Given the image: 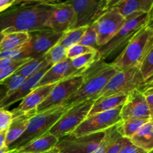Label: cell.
<instances>
[{"instance_id": "9c48e42d", "label": "cell", "mask_w": 153, "mask_h": 153, "mask_svg": "<svg viewBox=\"0 0 153 153\" xmlns=\"http://www.w3.org/2000/svg\"><path fill=\"white\" fill-rule=\"evenodd\" d=\"M83 82V73L67 78L55 84L44 101L37 108V113L58 107L65 102L79 90Z\"/></svg>"}, {"instance_id": "2e32d148", "label": "cell", "mask_w": 153, "mask_h": 153, "mask_svg": "<svg viewBox=\"0 0 153 153\" xmlns=\"http://www.w3.org/2000/svg\"><path fill=\"white\" fill-rule=\"evenodd\" d=\"M51 67H52V66L49 64V65L42 67L41 69L36 71L34 74L27 78L26 80L23 82V84L19 88H17L16 91L10 93V94H7L4 100L0 103V108L6 109L14 103L23 100L34 88H37L39 82L41 80L43 75L48 71V70L51 68Z\"/></svg>"}, {"instance_id": "44dd1931", "label": "cell", "mask_w": 153, "mask_h": 153, "mask_svg": "<svg viewBox=\"0 0 153 153\" xmlns=\"http://www.w3.org/2000/svg\"><path fill=\"white\" fill-rule=\"evenodd\" d=\"M127 97H128L127 94H117L98 97L94 101L91 111L88 114V116H91L97 113L113 110L120 106L123 105L126 101Z\"/></svg>"}, {"instance_id": "681fc988", "label": "cell", "mask_w": 153, "mask_h": 153, "mask_svg": "<svg viewBox=\"0 0 153 153\" xmlns=\"http://www.w3.org/2000/svg\"><path fill=\"white\" fill-rule=\"evenodd\" d=\"M9 153H24V152H19V151H13V150H10V152H9Z\"/></svg>"}, {"instance_id": "836d02e7", "label": "cell", "mask_w": 153, "mask_h": 153, "mask_svg": "<svg viewBox=\"0 0 153 153\" xmlns=\"http://www.w3.org/2000/svg\"><path fill=\"white\" fill-rule=\"evenodd\" d=\"M97 52L95 49L92 47H89V46H85L83 45L76 44L75 46H72V47L67 49V58L68 59H74V58H77V57L83 55L85 54L91 53V52Z\"/></svg>"}, {"instance_id": "7a4b0ae2", "label": "cell", "mask_w": 153, "mask_h": 153, "mask_svg": "<svg viewBox=\"0 0 153 153\" xmlns=\"http://www.w3.org/2000/svg\"><path fill=\"white\" fill-rule=\"evenodd\" d=\"M118 71L112 63L97 59L83 73V82L77 91L62 105L68 108L93 99H97L114 75Z\"/></svg>"}, {"instance_id": "6da1fadb", "label": "cell", "mask_w": 153, "mask_h": 153, "mask_svg": "<svg viewBox=\"0 0 153 153\" xmlns=\"http://www.w3.org/2000/svg\"><path fill=\"white\" fill-rule=\"evenodd\" d=\"M55 8L52 1H16L0 13V32H27L47 30L46 22Z\"/></svg>"}, {"instance_id": "7bdbcfd3", "label": "cell", "mask_w": 153, "mask_h": 153, "mask_svg": "<svg viewBox=\"0 0 153 153\" xmlns=\"http://www.w3.org/2000/svg\"><path fill=\"white\" fill-rule=\"evenodd\" d=\"M145 97H146V102H147L148 106H149V110H150L151 117H152V116L153 114V94L146 96Z\"/></svg>"}, {"instance_id": "b9f144b4", "label": "cell", "mask_w": 153, "mask_h": 153, "mask_svg": "<svg viewBox=\"0 0 153 153\" xmlns=\"http://www.w3.org/2000/svg\"><path fill=\"white\" fill-rule=\"evenodd\" d=\"M7 94V89L6 86L3 84H0V103L1 102L6 95Z\"/></svg>"}, {"instance_id": "816d5d0a", "label": "cell", "mask_w": 153, "mask_h": 153, "mask_svg": "<svg viewBox=\"0 0 153 153\" xmlns=\"http://www.w3.org/2000/svg\"><path fill=\"white\" fill-rule=\"evenodd\" d=\"M151 28V29H152V31H153V25H152V27H150V28Z\"/></svg>"}, {"instance_id": "52a82bcc", "label": "cell", "mask_w": 153, "mask_h": 153, "mask_svg": "<svg viewBox=\"0 0 153 153\" xmlns=\"http://www.w3.org/2000/svg\"><path fill=\"white\" fill-rule=\"evenodd\" d=\"M89 100L70 107L51 128L49 132L59 140L64 136L72 134L78 126L88 117L94 101Z\"/></svg>"}, {"instance_id": "ee69618b", "label": "cell", "mask_w": 153, "mask_h": 153, "mask_svg": "<svg viewBox=\"0 0 153 153\" xmlns=\"http://www.w3.org/2000/svg\"><path fill=\"white\" fill-rule=\"evenodd\" d=\"M153 25V4L151 7L150 10L148 13V19H147V22H146V27L148 28H150Z\"/></svg>"}, {"instance_id": "4fadbf2b", "label": "cell", "mask_w": 153, "mask_h": 153, "mask_svg": "<svg viewBox=\"0 0 153 153\" xmlns=\"http://www.w3.org/2000/svg\"><path fill=\"white\" fill-rule=\"evenodd\" d=\"M121 120L128 119H151L150 110L143 93L134 90L127 97L120 112Z\"/></svg>"}, {"instance_id": "3957f363", "label": "cell", "mask_w": 153, "mask_h": 153, "mask_svg": "<svg viewBox=\"0 0 153 153\" xmlns=\"http://www.w3.org/2000/svg\"><path fill=\"white\" fill-rule=\"evenodd\" d=\"M153 47V31L143 27L130 40L112 64L118 70L140 67Z\"/></svg>"}, {"instance_id": "ab89813d", "label": "cell", "mask_w": 153, "mask_h": 153, "mask_svg": "<svg viewBox=\"0 0 153 153\" xmlns=\"http://www.w3.org/2000/svg\"><path fill=\"white\" fill-rule=\"evenodd\" d=\"M139 91H141L145 97L153 94V79L148 83L143 85V86L139 89Z\"/></svg>"}, {"instance_id": "ffe728a7", "label": "cell", "mask_w": 153, "mask_h": 153, "mask_svg": "<svg viewBox=\"0 0 153 153\" xmlns=\"http://www.w3.org/2000/svg\"><path fill=\"white\" fill-rule=\"evenodd\" d=\"M36 114H37V109L30 111L27 113L13 118L6 134L5 146L7 147H9L12 143H14L22 136L28 127L30 119Z\"/></svg>"}, {"instance_id": "603a6c76", "label": "cell", "mask_w": 153, "mask_h": 153, "mask_svg": "<svg viewBox=\"0 0 153 153\" xmlns=\"http://www.w3.org/2000/svg\"><path fill=\"white\" fill-rule=\"evenodd\" d=\"M137 147L149 152L153 149V125L151 122L145 124L135 134L129 139Z\"/></svg>"}, {"instance_id": "f6af8a7d", "label": "cell", "mask_w": 153, "mask_h": 153, "mask_svg": "<svg viewBox=\"0 0 153 153\" xmlns=\"http://www.w3.org/2000/svg\"><path fill=\"white\" fill-rule=\"evenodd\" d=\"M6 134H7V130L0 132V149L4 148L5 146V140H6Z\"/></svg>"}, {"instance_id": "db71d44e", "label": "cell", "mask_w": 153, "mask_h": 153, "mask_svg": "<svg viewBox=\"0 0 153 153\" xmlns=\"http://www.w3.org/2000/svg\"><path fill=\"white\" fill-rule=\"evenodd\" d=\"M151 120H153V114H152V117H151Z\"/></svg>"}, {"instance_id": "7dc6e473", "label": "cell", "mask_w": 153, "mask_h": 153, "mask_svg": "<svg viewBox=\"0 0 153 153\" xmlns=\"http://www.w3.org/2000/svg\"><path fill=\"white\" fill-rule=\"evenodd\" d=\"M44 153H59V152H58V151L57 150V149H55V148H54V149H52V150L48 151V152H44Z\"/></svg>"}, {"instance_id": "f907efd6", "label": "cell", "mask_w": 153, "mask_h": 153, "mask_svg": "<svg viewBox=\"0 0 153 153\" xmlns=\"http://www.w3.org/2000/svg\"><path fill=\"white\" fill-rule=\"evenodd\" d=\"M147 153H153V149H152V150H151L150 152H147Z\"/></svg>"}, {"instance_id": "f5cc1de1", "label": "cell", "mask_w": 153, "mask_h": 153, "mask_svg": "<svg viewBox=\"0 0 153 153\" xmlns=\"http://www.w3.org/2000/svg\"><path fill=\"white\" fill-rule=\"evenodd\" d=\"M151 122H152V125H153V120H151Z\"/></svg>"}, {"instance_id": "d6986e66", "label": "cell", "mask_w": 153, "mask_h": 153, "mask_svg": "<svg viewBox=\"0 0 153 153\" xmlns=\"http://www.w3.org/2000/svg\"><path fill=\"white\" fill-rule=\"evenodd\" d=\"M153 4V0H119L113 7L118 10L121 15L128 21L140 15L149 13Z\"/></svg>"}, {"instance_id": "bcb514c9", "label": "cell", "mask_w": 153, "mask_h": 153, "mask_svg": "<svg viewBox=\"0 0 153 153\" xmlns=\"http://www.w3.org/2000/svg\"><path fill=\"white\" fill-rule=\"evenodd\" d=\"M10 152V149H8V147L7 146H4V148L0 149V153H9Z\"/></svg>"}, {"instance_id": "484cf974", "label": "cell", "mask_w": 153, "mask_h": 153, "mask_svg": "<svg viewBox=\"0 0 153 153\" xmlns=\"http://www.w3.org/2000/svg\"><path fill=\"white\" fill-rule=\"evenodd\" d=\"M46 65H49V64L45 60L44 55H43V56L37 57V58H31L28 63L18 69L14 73L27 79L32 74H34L36 71Z\"/></svg>"}, {"instance_id": "d6a6232c", "label": "cell", "mask_w": 153, "mask_h": 153, "mask_svg": "<svg viewBox=\"0 0 153 153\" xmlns=\"http://www.w3.org/2000/svg\"><path fill=\"white\" fill-rule=\"evenodd\" d=\"M25 80H26L25 78L19 76L16 73H13L11 76H8L7 79H4L1 84L5 85L7 89V94H9L19 88Z\"/></svg>"}, {"instance_id": "e575fe53", "label": "cell", "mask_w": 153, "mask_h": 153, "mask_svg": "<svg viewBox=\"0 0 153 153\" xmlns=\"http://www.w3.org/2000/svg\"><path fill=\"white\" fill-rule=\"evenodd\" d=\"M31 58H4L0 60V72L7 70L14 65L21 63H27L31 60Z\"/></svg>"}, {"instance_id": "d590c367", "label": "cell", "mask_w": 153, "mask_h": 153, "mask_svg": "<svg viewBox=\"0 0 153 153\" xmlns=\"http://www.w3.org/2000/svg\"><path fill=\"white\" fill-rule=\"evenodd\" d=\"M12 120L13 115L11 111L0 108V132L7 130Z\"/></svg>"}, {"instance_id": "cb8c5ba5", "label": "cell", "mask_w": 153, "mask_h": 153, "mask_svg": "<svg viewBox=\"0 0 153 153\" xmlns=\"http://www.w3.org/2000/svg\"><path fill=\"white\" fill-rule=\"evenodd\" d=\"M29 40V33L13 32L5 34L0 43V52L19 49L26 45Z\"/></svg>"}, {"instance_id": "e0dca14e", "label": "cell", "mask_w": 153, "mask_h": 153, "mask_svg": "<svg viewBox=\"0 0 153 153\" xmlns=\"http://www.w3.org/2000/svg\"><path fill=\"white\" fill-rule=\"evenodd\" d=\"M84 72L76 70L72 66L70 59L67 58L65 61L51 67V68L43 75L37 88L44 85H55L64 79L82 74Z\"/></svg>"}, {"instance_id": "f1b7e54d", "label": "cell", "mask_w": 153, "mask_h": 153, "mask_svg": "<svg viewBox=\"0 0 153 153\" xmlns=\"http://www.w3.org/2000/svg\"><path fill=\"white\" fill-rule=\"evenodd\" d=\"M67 52L66 48L58 43L45 54V60L48 64L53 66L67 59Z\"/></svg>"}, {"instance_id": "4316f807", "label": "cell", "mask_w": 153, "mask_h": 153, "mask_svg": "<svg viewBox=\"0 0 153 153\" xmlns=\"http://www.w3.org/2000/svg\"><path fill=\"white\" fill-rule=\"evenodd\" d=\"M151 120V119H128L121 120V131L123 137L130 139L143 126Z\"/></svg>"}, {"instance_id": "5bb4252c", "label": "cell", "mask_w": 153, "mask_h": 153, "mask_svg": "<svg viewBox=\"0 0 153 153\" xmlns=\"http://www.w3.org/2000/svg\"><path fill=\"white\" fill-rule=\"evenodd\" d=\"M76 23V15L73 7L66 1H55V8L46 22L49 29L64 33L73 29Z\"/></svg>"}, {"instance_id": "d4e9b609", "label": "cell", "mask_w": 153, "mask_h": 153, "mask_svg": "<svg viewBox=\"0 0 153 153\" xmlns=\"http://www.w3.org/2000/svg\"><path fill=\"white\" fill-rule=\"evenodd\" d=\"M120 122L104 131V137L98 149L94 153H105L112 144H114L120 138L123 137L121 131Z\"/></svg>"}, {"instance_id": "4dcf8cb0", "label": "cell", "mask_w": 153, "mask_h": 153, "mask_svg": "<svg viewBox=\"0 0 153 153\" xmlns=\"http://www.w3.org/2000/svg\"><path fill=\"white\" fill-rule=\"evenodd\" d=\"M144 84L148 83L153 79V47L150 49L141 65L139 67ZM143 84V85H144Z\"/></svg>"}, {"instance_id": "83f0119b", "label": "cell", "mask_w": 153, "mask_h": 153, "mask_svg": "<svg viewBox=\"0 0 153 153\" xmlns=\"http://www.w3.org/2000/svg\"><path fill=\"white\" fill-rule=\"evenodd\" d=\"M88 27V26L73 28V29L65 31L60 40L58 44L64 46L67 49L75 45L79 44Z\"/></svg>"}, {"instance_id": "8992f818", "label": "cell", "mask_w": 153, "mask_h": 153, "mask_svg": "<svg viewBox=\"0 0 153 153\" xmlns=\"http://www.w3.org/2000/svg\"><path fill=\"white\" fill-rule=\"evenodd\" d=\"M76 15L74 28L92 25L108 10L114 7V0H74L66 1Z\"/></svg>"}, {"instance_id": "5b68a950", "label": "cell", "mask_w": 153, "mask_h": 153, "mask_svg": "<svg viewBox=\"0 0 153 153\" xmlns=\"http://www.w3.org/2000/svg\"><path fill=\"white\" fill-rule=\"evenodd\" d=\"M148 13H143L134 19L126 21L114 37H112L106 44L99 47L100 59L104 61L106 58L114 55L120 50H123L130 40L140 29L146 25ZM121 51V52H122Z\"/></svg>"}, {"instance_id": "60d3db41", "label": "cell", "mask_w": 153, "mask_h": 153, "mask_svg": "<svg viewBox=\"0 0 153 153\" xmlns=\"http://www.w3.org/2000/svg\"><path fill=\"white\" fill-rule=\"evenodd\" d=\"M16 2V0H0V13L10 8Z\"/></svg>"}, {"instance_id": "8d00e7d4", "label": "cell", "mask_w": 153, "mask_h": 153, "mask_svg": "<svg viewBox=\"0 0 153 153\" xmlns=\"http://www.w3.org/2000/svg\"><path fill=\"white\" fill-rule=\"evenodd\" d=\"M129 140L128 138L125 137H122L119 140H117L114 144H112L110 147L108 148L105 153H120L121 149L123 147L124 145L126 143V142Z\"/></svg>"}, {"instance_id": "c3c4849f", "label": "cell", "mask_w": 153, "mask_h": 153, "mask_svg": "<svg viewBox=\"0 0 153 153\" xmlns=\"http://www.w3.org/2000/svg\"><path fill=\"white\" fill-rule=\"evenodd\" d=\"M4 34H3L2 33L0 32V43H1V42L2 41V40H3V38H4Z\"/></svg>"}, {"instance_id": "9a60e30c", "label": "cell", "mask_w": 153, "mask_h": 153, "mask_svg": "<svg viewBox=\"0 0 153 153\" xmlns=\"http://www.w3.org/2000/svg\"><path fill=\"white\" fill-rule=\"evenodd\" d=\"M30 34L29 45L31 48L29 58L43 56L54 46L59 43L64 33L53 30H41Z\"/></svg>"}, {"instance_id": "f35d334b", "label": "cell", "mask_w": 153, "mask_h": 153, "mask_svg": "<svg viewBox=\"0 0 153 153\" xmlns=\"http://www.w3.org/2000/svg\"><path fill=\"white\" fill-rule=\"evenodd\" d=\"M28 63V62H27ZM26 63H21V64H18L14 65L13 67H10V68L7 69V70H4V71L0 72V84L3 82L5 79H7L8 76H11L13 73H14L16 70L19 68H20L22 66H23L24 64H25Z\"/></svg>"}, {"instance_id": "1f68e13d", "label": "cell", "mask_w": 153, "mask_h": 153, "mask_svg": "<svg viewBox=\"0 0 153 153\" xmlns=\"http://www.w3.org/2000/svg\"><path fill=\"white\" fill-rule=\"evenodd\" d=\"M79 44L83 45L85 46H89L95 49L96 50L99 49L97 43V34L94 24L89 25L87 28L86 31L84 33L82 39Z\"/></svg>"}, {"instance_id": "7c38bea8", "label": "cell", "mask_w": 153, "mask_h": 153, "mask_svg": "<svg viewBox=\"0 0 153 153\" xmlns=\"http://www.w3.org/2000/svg\"><path fill=\"white\" fill-rule=\"evenodd\" d=\"M126 22L125 18L115 7L108 10L94 24L97 34L98 46L106 44ZM98 50V49H97Z\"/></svg>"}, {"instance_id": "8fae6325", "label": "cell", "mask_w": 153, "mask_h": 153, "mask_svg": "<svg viewBox=\"0 0 153 153\" xmlns=\"http://www.w3.org/2000/svg\"><path fill=\"white\" fill-rule=\"evenodd\" d=\"M104 134V131L83 136L69 134L58 140L55 149L59 153H94Z\"/></svg>"}, {"instance_id": "ba28073f", "label": "cell", "mask_w": 153, "mask_h": 153, "mask_svg": "<svg viewBox=\"0 0 153 153\" xmlns=\"http://www.w3.org/2000/svg\"><path fill=\"white\" fill-rule=\"evenodd\" d=\"M144 84L138 67L118 70L109 80L98 97L125 94L128 95L134 90H139Z\"/></svg>"}, {"instance_id": "74e56055", "label": "cell", "mask_w": 153, "mask_h": 153, "mask_svg": "<svg viewBox=\"0 0 153 153\" xmlns=\"http://www.w3.org/2000/svg\"><path fill=\"white\" fill-rule=\"evenodd\" d=\"M120 153H147V152L140 149V148L137 147V146H134L130 141V140H128L126 142V143L124 145L123 147L122 148Z\"/></svg>"}, {"instance_id": "30bf717a", "label": "cell", "mask_w": 153, "mask_h": 153, "mask_svg": "<svg viewBox=\"0 0 153 153\" xmlns=\"http://www.w3.org/2000/svg\"><path fill=\"white\" fill-rule=\"evenodd\" d=\"M122 106L113 110L88 116L70 134L73 136H83L105 131L121 121L120 112Z\"/></svg>"}, {"instance_id": "277c9868", "label": "cell", "mask_w": 153, "mask_h": 153, "mask_svg": "<svg viewBox=\"0 0 153 153\" xmlns=\"http://www.w3.org/2000/svg\"><path fill=\"white\" fill-rule=\"evenodd\" d=\"M68 109L67 107L61 105L41 113H37L30 119L25 132L12 143L8 149L10 150H17L29 142L49 132L51 128Z\"/></svg>"}, {"instance_id": "ac0fdd59", "label": "cell", "mask_w": 153, "mask_h": 153, "mask_svg": "<svg viewBox=\"0 0 153 153\" xmlns=\"http://www.w3.org/2000/svg\"><path fill=\"white\" fill-rule=\"evenodd\" d=\"M55 85H49L36 88L25 97L17 108L11 111L13 118L19 115L23 114L30 111L37 109V106L41 104L49 93L54 88Z\"/></svg>"}, {"instance_id": "7402d4cb", "label": "cell", "mask_w": 153, "mask_h": 153, "mask_svg": "<svg viewBox=\"0 0 153 153\" xmlns=\"http://www.w3.org/2000/svg\"><path fill=\"white\" fill-rule=\"evenodd\" d=\"M58 142V139L56 137L51 133L47 132L38 138L29 142L20 149L13 151H19L24 153H44L54 149Z\"/></svg>"}, {"instance_id": "f546056e", "label": "cell", "mask_w": 153, "mask_h": 153, "mask_svg": "<svg viewBox=\"0 0 153 153\" xmlns=\"http://www.w3.org/2000/svg\"><path fill=\"white\" fill-rule=\"evenodd\" d=\"M100 57H99L98 52H95L81 55L74 59L70 60V61H71L72 66L76 70L85 72Z\"/></svg>"}]
</instances>
